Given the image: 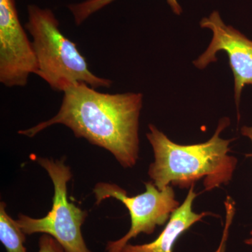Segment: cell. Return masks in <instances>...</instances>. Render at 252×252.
<instances>
[{
  "mask_svg": "<svg viewBox=\"0 0 252 252\" xmlns=\"http://www.w3.org/2000/svg\"><path fill=\"white\" fill-rule=\"evenodd\" d=\"M200 26L210 29L213 36L206 51L193 61L194 66L205 69L210 63L218 61L217 53H226L234 77V98L239 111L244 87L252 86V41L231 26L225 25L218 11L203 18Z\"/></svg>",
  "mask_w": 252,
  "mask_h": 252,
  "instance_id": "obj_7",
  "label": "cell"
},
{
  "mask_svg": "<svg viewBox=\"0 0 252 252\" xmlns=\"http://www.w3.org/2000/svg\"><path fill=\"white\" fill-rule=\"evenodd\" d=\"M245 243L248 244L249 245H251L252 246V238L250 239H248L245 241Z\"/></svg>",
  "mask_w": 252,
  "mask_h": 252,
  "instance_id": "obj_14",
  "label": "cell"
},
{
  "mask_svg": "<svg viewBox=\"0 0 252 252\" xmlns=\"http://www.w3.org/2000/svg\"><path fill=\"white\" fill-rule=\"evenodd\" d=\"M38 252H67L61 244L51 235L43 234L39 240Z\"/></svg>",
  "mask_w": 252,
  "mask_h": 252,
  "instance_id": "obj_11",
  "label": "cell"
},
{
  "mask_svg": "<svg viewBox=\"0 0 252 252\" xmlns=\"http://www.w3.org/2000/svg\"><path fill=\"white\" fill-rule=\"evenodd\" d=\"M35 160L45 169L54 184L52 209L40 219L19 214L16 221L20 228L26 235H51L67 252H92L88 248L81 232L87 212L68 200L67 185L72 177L70 167L63 160L36 157Z\"/></svg>",
  "mask_w": 252,
  "mask_h": 252,
  "instance_id": "obj_4",
  "label": "cell"
},
{
  "mask_svg": "<svg viewBox=\"0 0 252 252\" xmlns=\"http://www.w3.org/2000/svg\"><path fill=\"white\" fill-rule=\"evenodd\" d=\"M63 94L62 104L55 117L18 134L33 137L49 126L62 124L75 137L108 151L124 168L137 163L143 94H105L86 84L69 86Z\"/></svg>",
  "mask_w": 252,
  "mask_h": 252,
  "instance_id": "obj_1",
  "label": "cell"
},
{
  "mask_svg": "<svg viewBox=\"0 0 252 252\" xmlns=\"http://www.w3.org/2000/svg\"><path fill=\"white\" fill-rule=\"evenodd\" d=\"M242 135L246 136L251 140L252 142V127H248V126H243L241 128ZM247 157H250L252 158V154H248ZM251 235H252V230L251 231Z\"/></svg>",
  "mask_w": 252,
  "mask_h": 252,
  "instance_id": "obj_12",
  "label": "cell"
},
{
  "mask_svg": "<svg viewBox=\"0 0 252 252\" xmlns=\"http://www.w3.org/2000/svg\"><path fill=\"white\" fill-rule=\"evenodd\" d=\"M230 125V119H220L215 134L203 143L182 145L175 143L153 124H149L147 137L154 154V162L148 175L159 190L168 186L190 188L203 180L205 190L228 185L238 160L228 155L233 139L220 138V134Z\"/></svg>",
  "mask_w": 252,
  "mask_h": 252,
  "instance_id": "obj_2",
  "label": "cell"
},
{
  "mask_svg": "<svg viewBox=\"0 0 252 252\" xmlns=\"http://www.w3.org/2000/svg\"><path fill=\"white\" fill-rule=\"evenodd\" d=\"M113 1L114 0H86L79 4L69 5L68 7L72 11L76 24L79 26L91 15L102 9ZM167 2L176 15L180 16L182 14L183 11L177 0H167Z\"/></svg>",
  "mask_w": 252,
  "mask_h": 252,
  "instance_id": "obj_10",
  "label": "cell"
},
{
  "mask_svg": "<svg viewBox=\"0 0 252 252\" xmlns=\"http://www.w3.org/2000/svg\"><path fill=\"white\" fill-rule=\"evenodd\" d=\"M192 185L184 203L172 214L165 228L158 237L152 243L143 245L127 243L120 252H172L174 245L179 238L190 227L210 215L208 212L198 214L193 211V203L197 194Z\"/></svg>",
  "mask_w": 252,
  "mask_h": 252,
  "instance_id": "obj_8",
  "label": "cell"
},
{
  "mask_svg": "<svg viewBox=\"0 0 252 252\" xmlns=\"http://www.w3.org/2000/svg\"><path fill=\"white\" fill-rule=\"evenodd\" d=\"M224 251L225 248L220 245V246L219 247L218 250H217V251L215 252H224Z\"/></svg>",
  "mask_w": 252,
  "mask_h": 252,
  "instance_id": "obj_13",
  "label": "cell"
},
{
  "mask_svg": "<svg viewBox=\"0 0 252 252\" xmlns=\"http://www.w3.org/2000/svg\"><path fill=\"white\" fill-rule=\"evenodd\" d=\"M145 187L144 193L130 197L126 190L114 184L100 182L94 186L97 205L107 198L117 199L124 204L130 216V230L122 238L109 241L105 252H120L131 239L140 233L152 234L157 226L168 221L172 214L180 206L172 186L159 190L153 182H149L145 183Z\"/></svg>",
  "mask_w": 252,
  "mask_h": 252,
  "instance_id": "obj_5",
  "label": "cell"
},
{
  "mask_svg": "<svg viewBox=\"0 0 252 252\" xmlns=\"http://www.w3.org/2000/svg\"><path fill=\"white\" fill-rule=\"evenodd\" d=\"M37 69L34 46L20 22L15 0H0V82L23 87Z\"/></svg>",
  "mask_w": 252,
  "mask_h": 252,
  "instance_id": "obj_6",
  "label": "cell"
},
{
  "mask_svg": "<svg viewBox=\"0 0 252 252\" xmlns=\"http://www.w3.org/2000/svg\"><path fill=\"white\" fill-rule=\"evenodd\" d=\"M28 15L26 28L33 38L38 64L36 74L52 90L63 92L77 84H86L95 89L112 86V81L91 72L77 44L63 34L51 10L29 5Z\"/></svg>",
  "mask_w": 252,
  "mask_h": 252,
  "instance_id": "obj_3",
  "label": "cell"
},
{
  "mask_svg": "<svg viewBox=\"0 0 252 252\" xmlns=\"http://www.w3.org/2000/svg\"><path fill=\"white\" fill-rule=\"evenodd\" d=\"M6 204L0 203V241L7 252H28L24 244L26 235L5 210Z\"/></svg>",
  "mask_w": 252,
  "mask_h": 252,
  "instance_id": "obj_9",
  "label": "cell"
}]
</instances>
